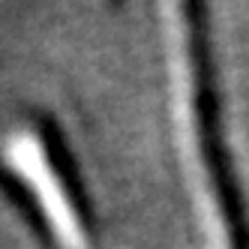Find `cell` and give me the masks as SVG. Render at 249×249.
I'll use <instances>...</instances> for the list:
<instances>
[{
  "instance_id": "cell-1",
  "label": "cell",
  "mask_w": 249,
  "mask_h": 249,
  "mask_svg": "<svg viewBox=\"0 0 249 249\" xmlns=\"http://www.w3.org/2000/svg\"><path fill=\"white\" fill-rule=\"evenodd\" d=\"M183 27V54L189 81V114L195 126V147L213 207L219 213L228 249H249V198L228 141L225 93L219 81L216 42H213L210 0H177Z\"/></svg>"
}]
</instances>
